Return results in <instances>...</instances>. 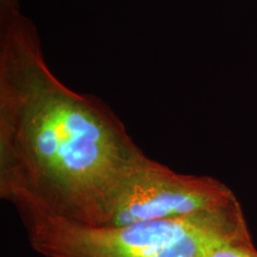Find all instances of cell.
Masks as SVG:
<instances>
[{
	"label": "cell",
	"mask_w": 257,
	"mask_h": 257,
	"mask_svg": "<svg viewBox=\"0 0 257 257\" xmlns=\"http://www.w3.org/2000/svg\"><path fill=\"white\" fill-rule=\"evenodd\" d=\"M19 212L31 247L44 257H205L218 240L248 231L242 210L122 227L86 224L33 208Z\"/></svg>",
	"instance_id": "2"
},
{
	"label": "cell",
	"mask_w": 257,
	"mask_h": 257,
	"mask_svg": "<svg viewBox=\"0 0 257 257\" xmlns=\"http://www.w3.org/2000/svg\"><path fill=\"white\" fill-rule=\"evenodd\" d=\"M0 59V196L95 225L102 204L145 154L97 98L50 71L34 31L10 12Z\"/></svg>",
	"instance_id": "1"
},
{
	"label": "cell",
	"mask_w": 257,
	"mask_h": 257,
	"mask_svg": "<svg viewBox=\"0 0 257 257\" xmlns=\"http://www.w3.org/2000/svg\"><path fill=\"white\" fill-rule=\"evenodd\" d=\"M205 257H257V249L248 231L218 240Z\"/></svg>",
	"instance_id": "4"
},
{
	"label": "cell",
	"mask_w": 257,
	"mask_h": 257,
	"mask_svg": "<svg viewBox=\"0 0 257 257\" xmlns=\"http://www.w3.org/2000/svg\"><path fill=\"white\" fill-rule=\"evenodd\" d=\"M242 210L233 192L211 176L178 174L141 156L102 204L95 226L196 218Z\"/></svg>",
	"instance_id": "3"
}]
</instances>
